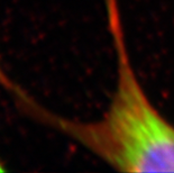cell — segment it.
Returning a JSON list of instances; mask_svg holds the SVG:
<instances>
[{
  "label": "cell",
  "instance_id": "1",
  "mask_svg": "<svg viewBox=\"0 0 174 173\" xmlns=\"http://www.w3.org/2000/svg\"><path fill=\"white\" fill-rule=\"evenodd\" d=\"M117 78L108 108L97 121L65 117L42 105L23 87L16 108L36 123L84 147L120 172H174V125L154 106L136 74L124 30L111 34Z\"/></svg>",
  "mask_w": 174,
  "mask_h": 173
},
{
  "label": "cell",
  "instance_id": "2",
  "mask_svg": "<svg viewBox=\"0 0 174 173\" xmlns=\"http://www.w3.org/2000/svg\"><path fill=\"white\" fill-rule=\"evenodd\" d=\"M103 3L106 7L108 30H114L123 26L120 8H119V0H103Z\"/></svg>",
  "mask_w": 174,
  "mask_h": 173
},
{
  "label": "cell",
  "instance_id": "3",
  "mask_svg": "<svg viewBox=\"0 0 174 173\" xmlns=\"http://www.w3.org/2000/svg\"><path fill=\"white\" fill-rule=\"evenodd\" d=\"M18 83L15 80L12 79L11 76L9 75L6 69L3 68L2 61H1V56H0V87L6 91L7 93H10L11 91H14L18 87ZM5 170V164L0 158V171Z\"/></svg>",
  "mask_w": 174,
  "mask_h": 173
}]
</instances>
